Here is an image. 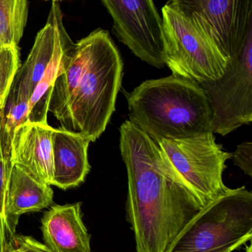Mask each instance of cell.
<instances>
[{"instance_id": "obj_1", "label": "cell", "mask_w": 252, "mask_h": 252, "mask_svg": "<svg viewBox=\"0 0 252 252\" xmlns=\"http://www.w3.org/2000/svg\"><path fill=\"white\" fill-rule=\"evenodd\" d=\"M120 151L128 179L127 221L137 252H167L186 225L204 207L164 158L158 144L126 121Z\"/></svg>"}, {"instance_id": "obj_2", "label": "cell", "mask_w": 252, "mask_h": 252, "mask_svg": "<svg viewBox=\"0 0 252 252\" xmlns=\"http://www.w3.org/2000/svg\"><path fill=\"white\" fill-rule=\"evenodd\" d=\"M129 120L152 139L213 132L210 105L198 83L173 75L147 80L127 94Z\"/></svg>"}, {"instance_id": "obj_3", "label": "cell", "mask_w": 252, "mask_h": 252, "mask_svg": "<svg viewBox=\"0 0 252 252\" xmlns=\"http://www.w3.org/2000/svg\"><path fill=\"white\" fill-rule=\"evenodd\" d=\"M76 44L82 56V69L59 122L62 128L82 133L95 142L115 112L123 62L106 30L98 28Z\"/></svg>"}, {"instance_id": "obj_4", "label": "cell", "mask_w": 252, "mask_h": 252, "mask_svg": "<svg viewBox=\"0 0 252 252\" xmlns=\"http://www.w3.org/2000/svg\"><path fill=\"white\" fill-rule=\"evenodd\" d=\"M252 237V193L229 189L186 225L167 252H232Z\"/></svg>"}, {"instance_id": "obj_5", "label": "cell", "mask_w": 252, "mask_h": 252, "mask_svg": "<svg viewBox=\"0 0 252 252\" xmlns=\"http://www.w3.org/2000/svg\"><path fill=\"white\" fill-rule=\"evenodd\" d=\"M161 20L164 62L173 75L202 84L224 74L228 60L202 28L168 4Z\"/></svg>"}, {"instance_id": "obj_6", "label": "cell", "mask_w": 252, "mask_h": 252, "mask_svg": "<svg viewBox=\"0 0 252 252\" xmlns=\"http://www.w3.org/2000/svg\"><path fill=\"white\" fill-rule=\"evenodd\" d=\"M154 140L168 164L204 207L230 189L223 183V173L232 154L216 142L213 132L185 139Z\"/></svg>"}, {"instance_id": "obj_7", "label": "cell", "mask_w": 252, "mask_h": 252, "mask_svg": "<svg viewBox=\"0 0 252 252\" xmlns=\"http://www.w3.org/2000/svg\"><path fill=\"white\" fill-rule=\"evenodd\" d=\"M207 96L213 133L226 136L252 121V31L219 79L199 84Z\"/></svg>"}, {"instance_id": "obj_8", "label": "cell", "mask_w": 252, "mask_h": 252, "mask_svg": "<svg viewBox=\"0 0 252 252\" xmlns=\"http://www.w3.org/2000/svg\"><path fill=\"white\" fill-rule=\"evenodd\" d=\"M167 4L202 28L228 62L252 31V0H169Z\"/></svg>"}, {"instance_id": "obj_9", "label": "cell", "mask_w": 252, "mask_h": 252, "mask_svg": "<svg viewBox=\"0 0 252 252\" xmlns=\"http://www.w3.org/2000/svg\"><path fill=\"white\" fill-rule=\"evenodd\" d=\"M112 17V31L120 42L151 66L162 69V20L153 0H101Z\"/></svg>"}, {"instance_id": "obj_10", "label": "cell", "mask_w": 252, "mask_h": 252, "mask_svg": "<svg viewBox=\"0 0 252 252\" xmlns=\"http://www.w3.org/2000/svg\"><path fill=\"white\" fill-rule=\"evenodd\" d=\"M48 124L26 122L13 133L10 151L12 165L23 167L32 176L52 186L53 166L52 136Z\"/></svg>"}, {"instance_id": "obj_11", "label": "cell", "mask_w": 252, "mask_h": 252, "mask_svg": "<svg viewBox=\"0 0 252 252\" xmlns=\"http://www.w3.org/2000/svg\"><path fill=\"white\" fill-rule=\"evenodd\" d=\"M90 142L82 133L62 127L54 128L52 136V185L65 190L76 188L84 182L90 171L88 160Z\"/></svg>"}, {"instance_id": "obj_12", "label": "cell", "mask_w": 252, "mask_h": 252, "mask_svg": "<svg viewBox=\"0 0 252 252\" xmlns=\"http://www.w3.org/2000/svg\"><path fill=\"white\" fill-rule=\"evenodd\" d=\"M81 203L54 205L41 219L44 245L53 252H92Z\"/></svg>"}, {"instance_id": "obj_13", "label": "cell", "mask_w": 252, "mask_h": 252, "mask_svg": "<svg viewBox=\"0 0 252 252\" xmlns=\"http://www.w3.org/2000/svg\"><path fill=\"white\" fill-rule=\"evenodd\" d=\"M53 199L50 185L34 177L23 167L13 165L6 199V235L10 238L14 235L21 216L47 208Z\"/></svg>"}, {"instance_id": "obj_14", "label": "cell", "mask_w": 252, "mask_h": 252, "mask_svg": "<svg viewBox=\"0 0 252 252\" xmlns=\"http://www.w3.org/2000/svg\"><path fill=\"white\" fill-rule=\"evenodd\" d=\"M74 47L75 43L67 32L58 46L44 75L31 94L28 121L48 124L47 114L55 81L66 68Z\"/></svg>"}, {"instance_id": "obj_15", "label": "cell", "mask_w": 252, "mask_h": 252, "mask_svg": "<svg viewBox=\"0 0 252 252\" xmlns=\"http://www.w3.org/2000/svg\"><path fill=\"white\" fill-rule=\"evenodd\" d=\"M31 94L29 87L14 78L5 103L0 110V154L5 158H10L14 130L28 121Z\"/></svg>"}, {"instance_id": "obj_16", "label": "cell", "mask_w": 252, "mask_h": 252, "mask_svg": "<svg viewBox=\"0 0 252 252\" xmlns=\"http://www.w3.org/2000/svg\"><path fill=\"white\" fill-rule=\"evenodd\" d=\"M28 14V0H0V51L19 47Z\"/></svg>"}, {"instance_id": "obj_17", "label": "cell", "mask_w": 252, "mask_h": 252, "mask_svg": "<svg viewBox=\"0 0 252 252\" xmlns=\"http://www.w3.org/2000/svg\"><path fill=\"white\" fill-rule=\"evenodd\" d=\"M19 67V47H6L0 51V110L5 103Z\"/></svg>"}, {"instance_id": "obj_18", "label": "cell", "mask_w": 252, "mask_h": 252, "mask_svg": "<svg viewBox=\"0 0 252 252\" xmlns=\"http://www.w3.org/2000/svg\"><path fill=\"white\" fill-rule=\"evenodd\" d=\"M4 252H53L44 244L31 236L13 235L6 244Z\"/></svg>"}, {"instance_id": "obj_19", "label": "cell", "mask_w": 252, "mask_h": 252, "mask_svg": "<svg viewBox=\"0 0 252 252\" xmlns=\"http://www.w3.org/2000/svg\"><path fill=\"white\" fill-rule=\"evenodd\" d=\"M13 165L10 158L0 154V219L5 229V206ZM6 232V231H5Z\"/></svg>"}, {"instance_id": "obj_20", "label": "cell", "mask_w": 252, "mask_h": 252, "mask_svg": "<svg viewBox=\"0 0 252 252\" xmlns=\"http://www.w3.org/2000/svg\"><path fill=\"white\" fill-rule=\"evenodd\" d=\"M234 164L239 167L246 175L252 176V143L244 142L238 145L232 154Z\"/></svg>"}, {"instance_id": "obj_21", "label": "cell", "mask_w": 252, "mask_h": 252, "mask_svg": "<svg viewBox=\"0 0 252 252\" xmlns=\"http://www.w3.org/2000/svg\"><path fill=\"white\" fill-rule=\"evenodd\" d=\"M6 244H7V235L4 225L0 219V252H4Z\"/></svg>"}, {"instance_id": "obj_22", "label": "cell", "mask_w": 252, "mask_h": 252, "mask_svg": "<svg viewBox=\"0 0 252 252\" xmlns=\"http://www.w3.org/2000/svg\"><path fill=\"white\" fill-rule=\"evenodd\" d=\"M246 252H252V245L250 246V247H248V248L247 249V251Z\"/></svg>"}, {"instance_id": "obj_23", "label": "cell", "mask_w": 252, "mask_h": 252, "mask_svg": "<svg viewBox=\"0 0 252 252\" xmlns=\"http://www.w3.org/2000/svg\"><path fill=\"white\" fill-rule=\"evenodd\" d=\"M45 1H47V0H45ZM61 1V0H52V1Z\"/></svg>"}]
</instances>
